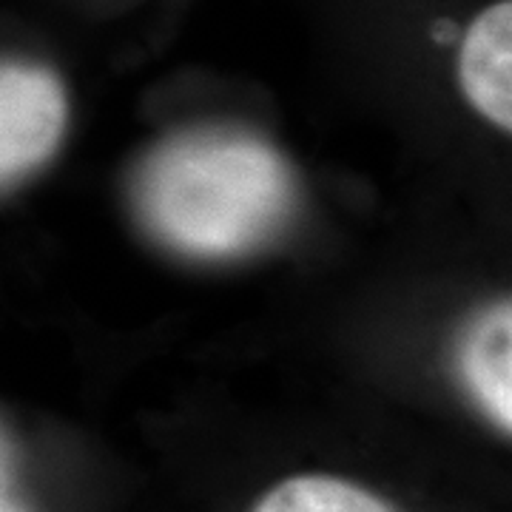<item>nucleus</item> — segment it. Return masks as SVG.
Here are the masks:
<instances>
[{
	"mask_svg": "<svg viewBox=\"0 0 512 512\" xmlns=\"http://www.w3.org/2000/svg\"><path fill=\"white\" fill-rule=\"evenodd\" d=\"M0 512H29L15 495V484H12V456L6 441L0 439Z\"/></svg>",
	"mask_w": 512,
	"mask_h": 512,
	"instance_id": "423d86ee",
	"label": "nucleus"
},
{
	"mask_svg": "<svg viewBox=\"0 0 512 512\" xmlns=\"http://www.w3.org/2000/svg\"><path fill=\"white\" fill-rule=\"evenodd\" d=\"M66 89L29 60H0V191L52 160L66 134Z\"/></svg>",
	"mask_w": 512,
	"mask_h": 512,
	"instance_id": "f03ea898",
	"label": "nucleus"
},
{
	"mask_svg": "<svg viewBox=\"0 0 512 512\" xmlns=\"http://www.w3.org/2000/svg\"><path fill=\"white\" fill-rule=\"evenodd\" d=\"M458 83L490 123L512 128V3L481 9L458 43Z\"/></svg>",
	"mask_w": 512,
	"mask_h": 512,
	"instance_id": "7ed1b4c3",
	"label": "nucleus"
},
{
	"mask_svg": "<svg viewBox=\"0 0 512 512\" xmlns=\"http://www.w3.org/2000/svg\"><path fill=\"white\" fill-rule=\"evenodd\" d=\"M140 214L165 245L200 259L248 254L288 220L293 180L285 160L237 131L183 134L148 157Z\"/></svg>",
	"mask_w": 512,
	"mask_h": 512,
	"instance_id": "f257e3e1",
	"label": "nucleus"
},
{
	"mask_svg": "<svg viewBox=\"0 0 512 512\" xmlns=\"http://www.w3.org/2000/svg\"><path fill=\"white\" fill-rule=\"evenodd\" d=\"M251 512H396L379 495L333 476H296L271 487Z\"/></svg>",
	"mask_w": 512,
	"mask_h": 512,
	"instance_id": "39448f33",
	"label": "nucleus"
},
{
	"mask_svg": "<svg viewBox=\"0 0 512 512\" xmlns=\"http://www.w3.org/2000/svg\"><path fill=\"white\" fill-rule=\"evenodd\" d=\"M461 379L498 430H512V308L498 302L484 311L461 342Z\"/></svg>",
	"mask_w": 512,
	"mask_h": 512,
	"instance_id": "20e7f679",
	"label": "nucleus"
}]
</instances>
